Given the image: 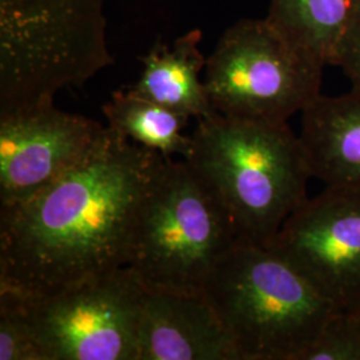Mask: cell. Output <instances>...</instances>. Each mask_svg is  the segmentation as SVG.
<instances>
[{"label": "cell", "instance_id": "1", "mask_svg": "<svg viewBox=\"0 0 360 360\" xmlns=\"http://www.w3.org/2000/svg\"><path fill=\"white\" fill-rule=\"evenodd\" d=\"M165 159L110 129L77 167L0 207V290L50 294L126 267L143 199Z\"/></svg>", "mask_w": 360, "mask_h": 360}, {"label": "cell", "instance_id": "2", "mask_svg": "<svg viewBox=\"0 0 360 360\" xmlns=\"http://www.w3.org/2000/svg\"><path fill=\"white\" fill-rule=\"evenodd\" d=\"M184 159L229 211L239 239L267 245L309 198V169L288 122L212 114Z\"/></svg>", "mask_w": 360, "mask_h": 360}, {"label": "cell", "instance_id": "3", "mask_svg": "<svg viewBox=\"0 0 360 360\" xmlns=\"http://www.w3.org/2000/svg\"><path fill=\"white\" fill-rule=\"evenodd\" d=\"M203 294L240 360H300L339 309L269 245L239 239Z\"/></svg>", "mask_w": 360, "mask_h": 360}, {"label": "cell", "instance_id": "4", "mask_svg": "<svg viewBox=\"0 0 360 360\" xmlns=\"http://www.w3.org/2000/svg\"><path fill=\"white\" fill-rule=\"evenodd\" d=\"M107 0H0V114L53 102L114 65Z\"/></svg>", "mask_w": 360, "mask_h": 360}, {"label": "cell", "instance_id": "5", "mask_svg": "<svg viewBox=\"0 0 360 360\" xmlns=\"http://www.w3.org/2000/svg\"><path fill=\"white\" fill-rule=\"evenodd\" d=\"M238 240L214 191L184 159L166 158L143 199L126 267L148 291L200 294Z\"/></svg>", "mask_w": 360, "mask_h": 360}, {"label": "cell", "instance_id": "6", "mask_svg": "<svg viewBox=\"0 0 360 360\" xmlns=\"http://www.w3.org/2000/svg\"><path fill=\"white\" fill-rule=\"evenodd\" d=\"M323 68L267 18L240 19L207 58L203 82L218 114L288 122L322 94Z\"/></svg>", "mask_w": 360, "mask_h": 360}, {"label": "cell", "instance_id": "7", "mask_svg": "<svg viewBox=\"0 0 360 360\" xmlns=\"http://www.w3.org/2000/svg\"><path fill=\"white\" fill-rule=\"evenodd\" d=\"M6 292L19 302L44 360H138L146 288L129 267L50 294Z\"/></svg>", "mask_w": 360, "mask_h": 360}, {"label": "cell", "instance_id": "8", "mask_svg": "<svg viewBox=\"0 0 360 360\" xmlns=\"http://www.w3.org/2000/svg\"><path fill=\"white\" fill-rule=\"evenodd\" d=\"M267 245L339 311H360V190L309 196Z\"/></svg>", "mask_w": 360, "mask_h": 360}, {"label": "cell", "instance_id": "9", "mask_svg": "<svg viewBox=\"0 0 360 360\" xmlns=\"http://www.w3.org/2000/svg\"><path fill=\"white\" fill-rule=\"evenodd\" d=\"M110 129L53 102L0 114V207L41 191L83 163Z\"/></svg>", "mask_w": 360, "mask_h": 360}, {"label": "cell", "instance_id": "10", "mask_svg": "<svg viewBox=\"0 0 360 360\" xmlns=\"http://www.w3.org/2000/svg\"><path fill=\"white\" fill-rule=\"evenodd\" d=\"M138 348V360H240L203 292L146 290Z\"/></svg>", "mask_w": 360, "mask_h": 360}, {"label": "cell", "instance_id": "11", "mask_svg": "<svg viewBox=\"0 0 360 360\" xmlns=\"http://www.w3.org/2000/svg\"><path fill=\"white\" fill-rule=\"evenodd\" d=\"M300 115L312 178L326 187L360 190V94H321Z\"/></svg>", "mask_w": 360, "mask_h": 360}, {"label": "cell", "instance_id": "12", "mask_svg": "<svg viewBox=\"0 0 360 360\" xmlns=\"http://www.w3.org/2000/svg\"><path fill=\"white\" fill-rule=\"evenodd\" d=\"M202 38V31L193 28L172 46L156 44L143 58L142 74L129 89L190 119L215 114L200 79L207 63L200 50Z\"/></svg>", "mask_w": 360, "mask_h": 360}, {"label": "cell", "instance_id": "13", "mask_svg": "<svg viewBox=\"0 0 360 360\" xmlns=\"http://www.w3.org/2000/svg\"><path fill=\"white\" fill-rule=\"evenodd\" d=\"M360 0H270L267 19L324 67L335 65Z\"/></svg>", "mask_w": 360, "mask_h": 360}, {"label": "cell", "instance_id": "14", "mask_svg": "<svg viewBox=\"0 0 360 360\" xmlns=\"http://www.w3.org/2000/svg\"><path fill=\"white\" fill-rule=\"evenodd\" d=\"M102 111L107 127L131 142L166 158L178 154L186 159L190 154L193 139L181 134L190 120L187 116L155 103L131 89L115 91Z\"/></svg>", "mask_w": 360, "mask_h": 360}, {"label": "cell", "instance_id": "15", "mask_svg": "<svg viewBox=\"0 0 360 360\" xmlns=\"http://www.w3.org/2000/svg\"><path fill=\"white\" fill-rule=\"evenodd\" d=\"M0 360H44L16 297L0 291Z\"/></svg>", "mask_w": 360, "mask_h": 360}, {"label": "cell", "instance_id": "16", "mask_svg": "<svg viewBox=\"0 0 360 360\" xmlns=\"http://www.w3.org/2000/svg\"><path fill=\"white\" fill-rule=\"evenodd\" d=\"M300 360H360V316L339 311Z\"/></svg>", "mask_w": 360, "mask_h": 360}, {"label": "cell", "instance_id": "17", "mask_svg": "<svg viewBox=\"0 0 360 360\" xmlns=\"http://www.w3.org/2000/svg\"><path fill=\"white\" fill-rule=\"evenodd\" d=\"M335 67L342 68L351 83V91L360 94V13L342 44Z\"/></svg>", "mask_w": 360, "mask_h": 360}, {"label": "cell", "instance_id": "18", "mask_svg": "<svg viewBox=\"0 0 360 360\" xmlns=\"http://www.w3.org/2000/svg\"><path fill=\"white\" fill-rule=\"evenodd\" d=\"M356 314H358V315H359V316H360V311H358V312H356Z\"/></svg>", "mask_w": 360, "mask_h": 360}]
</instances>
